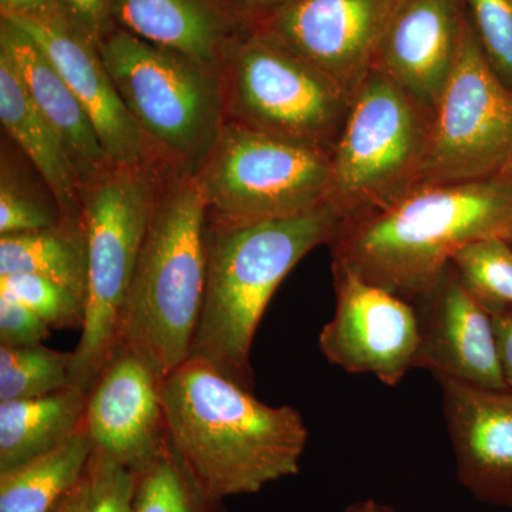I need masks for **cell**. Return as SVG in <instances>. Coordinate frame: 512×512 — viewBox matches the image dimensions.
<instances>
[{
	"instance_id": "e0dca14e",
	"label": "cell",
	"mask_w": 512,
	"mask_h": 512,
	"mask_svg": "<svg viewBox=\"0 0 512 512\" xmlns=\"http://www.w3.org/2000/svg\"><path fill=\"white\" fill-rule=\"evenodd\" d=\"M463 18L461 0H403L373 70L433 111L453 72Z\"/></svg>"
},
{
	"instance_id": "ac0fdd59",
	"label": "cell",
	"mask_w": 512,
	"mask_h": 512,
	"mask_svg": "<svg viewBox=\"0 0 512 512\" xmlns=\"http://www.w3.org/2000/svg\"><path fill=\"white\" fill-rule=\"evenodd\" d=\"M116 28L217 74L249 32L222 0H111Z\"/></svg>"
},
{
	"instance_id": "ffe728a7",
	"label": "cell",
	"mask_w": 512,
	"mask_h": 512,
	"mask_svg": "<svg viewBox=\"0 0 512 512\" xmlns=\"http://www.w3.org/2000/svg\"><path fill=\"white\" fill-rule=\"evenodd\" d=\"M0 121L55 198L62 217L83 221L82 181L55 128L37 110L5 53L0 52Z\"/></svg>"
},
{
	"instance_id": "5bb4252c",
	"label": "cell",
	"mask_w": 512,
	"mask_h": 512,
	"mask_svg": "<svg viewBox=\"0 0 512 512\" xmlns=\"http://www.w3.org/2000/svg\"><path fill=\"white\" fill-rule=\"evenodd\" d=\"M419 320L417 365L431 375L508 390L493 316L467 291L453 265L413 302Z\"/></svg>"
},
{
	"instance_id": "7c38bea8",
	"label": "cell",
	"mask_w": 512,
	"mask_h": 512,
	"mask_svg": "<svg viewBox=\"0 0 512 512\" xmlns=\"http://www.w3.org/2000/svg\"><path fill=\"white\" fill-rule=\"evenodd\" d=\"M402 2L293 0L251 30L326 74L352 103Z\"/></svg>"
},
{
	"instance_id": "e575fe53",
	"label": "cell",
	"mask_w": 512,
	"mask_h": 512,
	"mask_svg": "<svg viewBox=\"0 0 512 512\" xmlns=\"http://www.w3.org/2000/svg\"><path fill=\"white\" fill-rule=\"evenodd\" d=\"M495 336H497L498 355L508 389L512 390V309L491 311Z\"/></svg>"
},
{
	"instance_id": "83f0119b",
	"label": "cell",
	"mask_w": 512,
	"mask_h": 512,
	"mask_svg": "<svg viewBox=\"0 0 512 512\" xmlns=\"http://www.w3.org/2000/svg\"><path fill=\"white\" fill-rule=\"evenodd\" d=\"M0 292L25 303L52 329H83L86 302L50 279L33 274L3 275Z\"/></svg>"
},
{
	"instance_id": "2e32d148",
	"label": "cell",
	"mask_w": 512,
	"mask_h": 512,
	"mask_svg": "<svg viewBox=\"0 0 512 512\" xmlns=\"http://www.w3.org/2000/svg\"><path fill=\"white\" fill-rule=\"evenodd\" d=\"M437 382L458 480L481 503L512 510V390Z\"/></svg>"
},
{
	"instance_id": "7402d4cb",
	"label": "cell",
	"mask_w": 512,
	"mask_h": 512,
	"mask_svg": "<svg viewBox=\"0 0 512 512\" xmlns=\"http://www.w3.org/2000/svg\"><path fill=\"white\" fill-rule=\"evenodd\" d=\"M87 255L84 222L63 218L55 227L0 237V276H43L86 302Z\"/></svg>"
},
{
	"instance_id": "1f68e13d",
	"label": "cell",
	"mask_w": 512,
	"mask_h": 512,
	"mask_svg": "<svg viewBox=\"0 0 512 512\" xmlns=\"http://www.w3.org/2000/svg\"><path fill=\"white\" fill-rule=\"evenodd\" d=\"M63 18L74 32L99 47L104 37L116 29L111 16V0H59Z\"/></svg>"
},
{
	"instance_id": "d590c367",
	"label": "cell",
	"mask_w": 512,
	"mask_h": 512,
	"mask_svg": "<svg viewBox=\"0 0 512 512\" xmlns=\"http://www.w3.org/2000/svg\"><path fill=\"white\" fill-rule=\"evenodd\" d=\"M90 493H92V480L87 467L82 480L74 485L53 512H89Z\"/></svg>"
},
{
	"instance_id": "d6a6232c",
	"label": "cell",
	"mask_w": 512,
	"mask_h": 512,
	"mask_svg": "<svg viewBox=\"0 0 512 512\" xmlns=\"http://www.w3.org/2000/svg\"><path fill=\"white\" fill-rule=\"evenodd\" d=\"M2 18H63L59 0H0Z\"/></svg>"
},
{
	"instance_id": "836d02e7",
	"label": "cell",
	"mask_w": 512,
	"mask_h": 512,
	"mask_svg": "<svg viewBox=\"0 0 512 512\" xmlns=\"http://www.w3.org/2000/svg\"><path fill=\"white\" fill-rule=\"evenodd\" d=\"M222 2L251 30L256 23L274 15L293 0H222Z\"/></svg>"
},
{
	"instance_id": "3957f363",
	"label": "cell",
	"mask_w": 512,
	"mask_h": 512,
	"mask_svg": "<svg viewBox=\"0 0 512 512\" xmlns=\"http://www.w3.org/2000/svg\"><path fill=\"white\" fill-rule=\"evenodd\" d=\"M343 218L330 202L295 217L221 225L207 220V285L190 359L254 392L251 350L272 296Z\"/></svg>"
},
{
	"instance_id": "30bf717a",
	"label": "cell",
	"mask_w": 512,
	"mask_h": 512,
	"mask_svg": "<svg viewBox=\"0 0 512 512\" xmlns=\"http://www.w3.org/2000/svg\"><path fill=\"white\" fill-rule=\"evenodd\" d=\"M505 174H512V90L488 63L464 10L456 62L431 116L417 187Z\"/></svg>"
},
{
	"instance_id": "8fae6325",
	"label": "cell",
	"mask_w": 512,
	"mask_h": 512,
	"mask_svg": "<svg viewBox=\"0 0 512 512\" xmlns=\"http://www.w3.org/2000/svg\"><path fill=\"white\" fill-rule=\"evenodd\" d=\"M336 306L319 348L332 365L396 387L417 365L419 320L413 303L332 262Z\"/></svg>"
},
{
	"instance_id": "44dd1931",
	"label": "cell",
	"mask_w": 512,
	"mask_h": 512,
	"mask_svg": "<svg viewBox=\"0 0 512 512\" xmlns=\"http://www.w3.org/2000/svg\"><path fill=\"white\" fill-rule=\"evenodd\" d=\"M86 394L76 387L0 403V474L55 450L84 423Z\"/></svg>"
},
{
	"instance_id": "f1b7e54d",
	"label": "cell",
	"mask_w": 512,
	"mask_h": 512,
	"mask_svg": "<svg viewBox=\"0 0 512 512\" xmlns=\"http://www.w3.org/2000/svg\"><path fill=\"white\" fill-rule=\"evenodd\" d=\"M488 63L512 90V0H461Z\"/></svg>"
},
{
	"instance_id": "7a4b0ae2",
	"label": "cell",
	"mask_w": 512,
	"mask_h": 512,
	"mask_svg": "<svg viewBox=\"0 0 512 512\" xmlns=\"http://www.w3.org/2000/svg\"><path fill=\"white\" fill-rule=\"evenodd\" d=\"M487 238L512 244V174L420 185L382 210L346 218L329 245L333 262L413 302L458 249Z\"/></svg>"
},
{
	"instance_id": "4316f807",
	"label": "cell",
	"mask_w": 512,
	"mask_h": 512,
	"mask_svg": "<svg viewBox=\"0 0 512 512\" xmlns=\"http://www.w3.org/2000/svg\"><path fill=\"white\" fill-rule=\"evenodd\" d=\"M63 220L52 194L39 192L6 157L0 174V237L55 227Z\"/></svg>"
},
{
	"instance_id": "6da1fadb",
	"label": "cell",
	"mask_w": 512,
	"mask_h": 512,
	"mask_svg": "<svg viewBox=\"0 0 512 512\" xmlns=\"http://www.w3.org/2000/svg\"><path fill=\"white\" fill-rule=\"evenodd\" d=\"M168 439L215 503L299 473L308 427L217 369L188 359L163 382Z\"/></svg>"
},
{
	"instance_id": "f546056e",
	"label": "cell",
	"mask_w": 512,
	"mask_h": 512,
	"mask_svg": "<svg viewBox=\"0 0 512 512\" xmlns=\"http://www.w3.org/2000/svg\"><path fill=\"white\" fill-rule=\"evenodd\" d=\"M89 473V512H134L136 473L97 450H93L90 458Z\"/></svg>"
},
{
	"instance_id": "484cf974",
	"label": "cell",
	"mask_w": 512,
	"mask_h": 512,
	"mask_svg": "<svg viewBox=\"0 0 512 512\" xmlns=\"http://www.w3.org/2000/svg\"><path fill=\"white\" fill-rule=\"evenodd\" d=\"M451 265L468 292L488 312L512 309V244L503 238L470 242Z\"/></svg>"
},
{
	"instance_id": "5b68a950",
	"label": "cell",
	"mask_w": 512,
	"mask_h": 512,
	"mask_svg": "<svg viewBox=\"0 0 512 512\" xmlns=\"http://www.w3.org/2000/svg\"><path fill=\"white\" fill-rule=\"evenodd\" d=\"M168 173L154 164H113L83 187L89 276L86 320L73 350L72 387L86 396L116 346L138 256Z\"/></svg>"
},
{
	"instance_id": "ba28073f",
	"label": "cell",
	"mask_w": 512,
	"mask_h": 512,
	"mask_svg": "<svg viewBox=\"0 0 512 512\" xmlns=\"http://www.w3.org/2000/svg\"><path fill=\"white\" fill-rule=\"evenodd\" d=\"M225 121L332 156L350 100L326 74L249 30L221 72Z\"/></svg>"
},
{
	"instance_id": "52a82bcc",
	"label": "cell",
	"mask_w": 512,
	"mask_h": 512,
	"mask_svg": "<svg viewBox=\"0 0 512 512\" xmlns=\"http://www.w3.org/2000/svg\"><path fill=\"white\" fill-rule=\"evenodd\" d=\"M433 111L372 70L332 156L330 204L343 220L382 210L419 184Z\"/></svg>"
},
{
	"instance_id": "603a6c76",
	"label": "cell",
	"mask_w": 512,
	"mask_h": 512,
	"mask_svg": "<svg viewBox=\"0 0 512 512\" xmlns=\"http://www.w3.org/2000/svg\"><path fill=\"white\" fill-rule=\"evenodd\" d=\"M93 450L83 423L55 450L0 474V512H53L86 474Z\"/></svg>"
},
{
	"instance_id": "d4e9b609",
	"label": "cell",
	"mask_w": 512,
	"mask_h": 512,
	"mask_svg": "<svg viewBox=\"0 0 512 512\" xmlns=\"http://www.w3.org/2000/svg\"><path fill=\"white\" fill-rule=\"evenodd\" d=\"M167 440L150 466L137 474L134 512H218Z\"/></svg>"
},
{
	"instance_id": "9a60e30c",
	"label": "cell",
	"mask_w": 512,
	"mask_h": 512,
	"mask_svg": "<svg viewBox=\"0 0 512 512\" xmlns=\"http://www.w3.org/2000/svg\"><path fill=\"white\" fill-rule=\"evenodd\" d=\"M2 19L9 20L32 37L55 64L57 72L92 120L97 136L114 164L163 167L124 106L97 46L74 32L64 18Z\"/></svg>"
},
{
	"instance_id": "4dcf8cb0",
	"label": "cell",
	"mask_w": 512,
	"mask_h": 512,
	"mask_svg": "<svg viewBox=\"0 0 512 512\" xmlns=\"http://www.w3.org/2000/svg\"><path fill=\"white\" fill-rule=\"evenodd\" d=\"M49 325L25 303L0 292V346L42 345L50 336Z\"/></svg>"
},
{
	"instance_id": "277c9868",
	"label": "cell",
	"mask_w": 512,
	"mask_h": 512,
	"mask_svg": "<svg viewBox=\"0 0 512 512\" xmlns=\"http://www.w3.org/2000/svg\"><path fill=\"white\" fill-rule=\"evenodd\" d=\"M207 285V205L198 174L165 177L138 256L116 343L165 379L190 359Z\"/></svg>"
},
{
	"instance_id": "8d00e7d4",
	"label": "cell",
	"mask_w": 512,
	"mask_h": 512,
	"mask_svg": "<svg viewBox=\"0 0 512 512\" xmlns=\"http://www.w3.org/2000/svg\"><path fill=\"white\" fill-rule=\"evenodd\" d=\"M345 512H396L390 505L380 503V501L367 498V500L356 501L346 508Z\"/></svg>"
},
{
	"instance_id": "8992f818",
	"label": "cell",
	"mask_w": 512,
	"mask_h": 512,
	"mask_svg": "<svg viewBox=\"0 0 512 512\" xmlns=\"http://www.w3.org/2000/svg\"><path fill=\"white\" fill-rule=\"evenodd\" d=\"M97 49L158 163L197 174L225 124L220 77L119 28Z\"/></svg>"
},
{
	"instance_id": "cb8c5ba5",
	"label": "cell",
	"mask_w": 512,
	"mask_h": 512,
	"mask_svg": "<svg viewBox=\"0 0 512 512\" xmlns=\"http://www.w3.org/2000/svg\"><path fill=\"white\" fill-rule=\"evenodd\" d=\"M73 352L43 345L0 346V403L32 400L72 387Z\"/></svg>"
},
{
	"instance_id": "4fadbf2b",
	"label": "cell",
	"mask_w": 512,
	"mask_h": 512,
	"mask_svg": "<svg viewBox=\"0 0 512 512\" xmlns=\"http://www.w3.org/2000/svg\"><path fill=\"white\" fill-rule=\"evenodd\" d=\"M163 382L146 359L116 343L86 396L84 429L94 450L136 474L150 466L168 440Z\"/></svg>"
},
{
	"instance_id": "9c48e42d",
	"label": "cell",
	"mask_w": 512,
	"mask_h": 512,
	"mask_svg": "<svg viewBox=\"0 0 512 512\" xmlns=\"http://www.w3.org/2000/svg\"><path fill=\"white\" fill-rule=\"evenodd\" d=\"M211 224L295 217L330 201V154L225 121L198 171Z\"/></svg>"
},
{
	"instance_id": "d6986e66",
	"label": "cell",
	"mask_w": 512,
	"mask_h": 512,
	"mask_svg": "<svg viewBox=\"0 0 512 512\" xmlns=\"http://www.w3.org/2000/svg\"><path fill=\"white\" fill-rule=\"evenodd\" d=\"M0 52L8 56L33 104L59 134L82 187L106 173L114 163L107 156L92 120L32 37L2 19Z\"/></svg>"
}]
</instances>
